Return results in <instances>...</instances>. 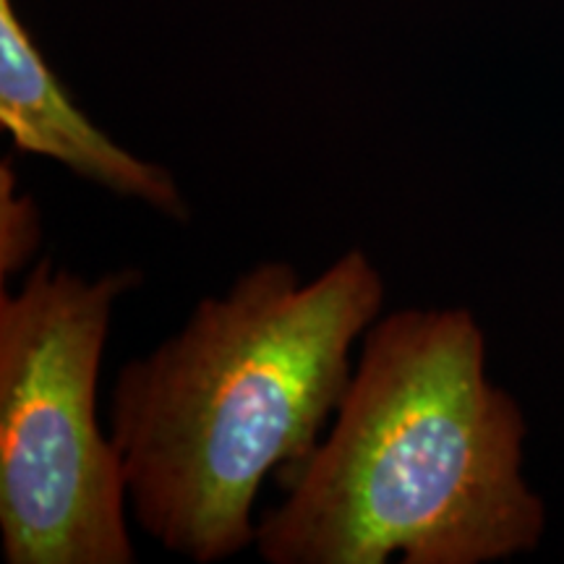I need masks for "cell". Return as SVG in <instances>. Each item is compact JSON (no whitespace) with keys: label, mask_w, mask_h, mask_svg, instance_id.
<instances>
[{"label":"cell","mask_w":564,"mask_h":564,"mask_svg":"<svg viewBox=\"0 0 564 564\" xmlns=\"http://www.w3.org/2000/svg\"><path fill=\"white\" fill-rule=\"evenodd\" d=\"M133 267L89 280L40 259L0 293V549L9 564H131L121 455L97 379Z\"/></svg>","instance_id":"3"},{"label":"cell","mask_w":564,"mask_h":564,"mask_svg":"<svg viewBox=\"0 0 564 564\" xmlns=\"http://www.w3.org/2000/svg\"><path fill=\"white\" fill-rule=\"evenodd\" d=\"M42 223L32 196L19 194L11 158L0 160V274L19 272L37 251Z\"/></svg>","instance_id":"5"},{"label":"cell","mask_w":564,"mask_h":564,"mask_svg":"<svg viewBox=\"0 0 564 564\" xmlns=\"http://www.w3.org/2000/svg\"><path fill=\"white\" fill-rule=\"evenodd\" d=\"M0 126L17 152L61 162L79 178L147 204L173 223L192 220L175 175L123 150L74 102L13 0H0Z\"/></svg>","instance_id":"4"},{"label":"cell","mask_w":564,"mask_h":564,"mask_svg":"<svg viewBox=\"0 0 564 564\" xmlns=\"http://www.w3.org/2000/svg\"><path fill=\"white\" fill-rule=\"evenodd\" d=\"M384 299L382 272L358 246L308 282L270 259L126 361L108 421L141 531L194 564L257 544L262 481L314 453L350 384L352 345Z\"/></svg>","instance_id":"1"},{"label":"cell","mask_w":564,"mask_h":564,"mask_svg":"<svg viewBox=\"0 0 564 564\" xmlns=\"http://www.w3.org/2000/svg\"><path fill=\"white\" fill-rule=\"evenodd\" d=\"M525 415L486 373L468 308H398L361 337L329 432L280 470L257 523L270 564H484L546 528L523 476Z\"/></svg>","instance_id":"2"}]
</instances>
